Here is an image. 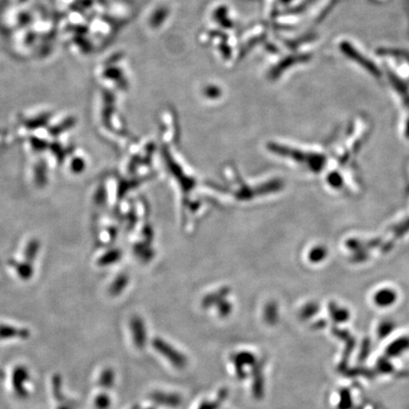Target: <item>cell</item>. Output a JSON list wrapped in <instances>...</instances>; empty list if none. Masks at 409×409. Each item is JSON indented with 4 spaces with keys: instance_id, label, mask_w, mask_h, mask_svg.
<instances>
[{
    "instance_id": "obj_1",
    "label": "cell",
    "mask_w": 409,
    "mask_h": 409,
    "mask_svg": "<svg viewBox=\"0 0 409 409\" xmlns=\"http://www.w3.org/2000/svg\"><path fill=\"white\" fill-rule=\"evenodd\" d=\"M152 344L155 351L160 353L164 358H166L173 367L178 369H182L187 367L188 359L186 355L176 350L164 339L156 337L153 340Z\"/></svg>"
},
{
    "instance_id": "obj_2",
    "label": "cell",
    "mask_w": 409,
    "mask_h": 409,
    "mask_svg": "<svg viewBox=\"0 0 409 409\" xmlns=\"http://www.w3.org/2000/svg\"><path fill=\"white\" fill-rule=\"evenodd\" d=\"M230 360L235 367V373L239 380H244L247 377L245 367H252L257 362L254 353L250 352H240L231 355Z\"/></svg>"
},
{
    "instance_id": "obj_3",
    "label": "cell",
    "mask_w": 409,
    "mask_h": 409,
    "mask_svg": "<svg viewBox=\"0 0 409 409\" xmlns=\"http://www.w3.org/2000/svg\"><path fill=\"white\" fill-rule=\"evenodd\" d=\"M265 361L264 359L257 360V362L251 367L252 376V393L256 399L260 400L265 396V380L264 376V369Z\"/></svg>"
},
{
    "instance_id": "obj_4",
    "label": "cell",
    "mask_w": 409,
    "mask_h": 409,
    "mask_svg": "<svg viewBox=\"0 0 409 409\" xmlns=\"http://www.w3.org/2000/svg\"><path fill=\"white\" fill-rule=\"evenodd\" d=\"M130 329L132 332V337L135 346L138 349H143L147 343V329L144 321L140 316H134L130 322Z\"/></svg>"
},
{
    "instance_id": "obj_5",
    "label": "cell",
    "mask_w": 409,
    "mask_h": 409,
    "mask_svg": "<svg viewBox=\"0 0 409 409\" xmlns=\"http://www.w3.org/2000/svg\"><path fill=\"white\" fill-rule=\"evenodd\" d=\"M150 399L155 405L167 407V408H178L182 404V398L177 393L166 392V391H154L150 394Z\"/></svg>"
},
{
    "instance_id": "obj_6",
    "label": "cell",
    "mask_w": 409,
    "mask_h": 409,
    "mask_svg": "<svg viewBox=\"0 0 409 409\" xmlns=\"http://www.w3.org/2000/svg\"><path fill=\"white\" fill-rule=\"evenodd\" d=\"M398 295L394 290L389 288H384L381 290H378L374 296H373V301L376 306L380 308H387L395 304Z\"/></svg>"
},
{
    "instance_id": "obj_7",
    "label": "cell",
    "mask_w": 409,
    "mask_h": 409,
    "mask_svg": "<svg viewBox=\"0 0 409 409\" xmlns=\"http://www.w3.org/2000/svg\"><path fill=\"white\" fill-rule=\"evenodd\" d=\"M228 396V390L226 388H222L219 391L218 397L215 401H205L203 402L198 409H218L222 403L226 400Z\"/></svg>"
},
{
    "instance_id": "obj_8",
    "label": "cell",
    "mask_w": 409,
    "mask_h": 409,
    "mask_svg": "<svg viewBox=\"0 0 409 409\" xmlns=\"http://www.w3.org/2000/svg\"><path fill=\"white\" fill-rule=\"evenodd\" d=\"M264 319L268 325H275L279 320L278 309L275 304H269L265 309Z\"/></svg>"
},
{
    "instance_id": "obj_9",
    "label": "cell",
    "mask_w": 409,
    "mask_h": 409,
    "mask_svg": "<svg viewBox=\"0 0 409 409\" xmlns=\"http://www.w3.org/2000/svg\"><path fill=\"white\" fill-rule=\"evenodd\" d=\"M114 383H115V372L111 368L105 369L100 376V380H99L100 385H102V387L110 388L113 385Z\"/></svg>"
},
{
    "instance_id": "obj_10",
    "label": "cell",
    "mask_w": 409,
    "mask_h": 409,
    "mask_svg": "<svg viewBox=\"0 0 409 409\" xmlns=\"http://www.w3.org/2000/svg\"><path fill=\"white\" fill-rule=\"evenodd\" d=\"M332 316H333L334 319H336L338 322H344V321L348 320L349 312L346 310V309H344V308L333 306V308H332Z\"/></svg>"
},
{
    "instance_id": "obj_11",
    "label": "cell",
    "mask_w": 409,
    "mask_h": 409,
    "mask_svg": "<svg viewBox=\"0 0 409 409\" xmlns=\"http://www.w3.org/2000/svg\"><path fill=\"white\" fill-rule=\"evenodd\" d=\"M327 257V249L321 246H317L314 249H313L310 255V258L313 262H321Z\"/></svg>"
},
{
    "instance_id": "obj_12",
    "label": "cell",
    "mask_w": 409,
    "mask_h": 409,
    "mask_svg": "<svg viewBox=\"0 0 409 409\" xmlns=\"http://www.w3.org/2000/svg\"><path fill=\"white\" fill-rule=\"evenodd\" d=\"M95 404L98 409H107L111 405V400L108 396L102 394L97 397Z\"/></svg>"
},
{
    "instance_id": "obj_13",
    "label": "cell",
    "mask_w": 409,
    "mask_h": 409,
    "mask_svg": "<svg viewBox=\"0 0 409 409\" xmlns=\"http://www.w3.org/2000/svg\"><path fill=\"white\" fill-rule=\"evenodd\" d=\"M328 183L330 184L333 188L338 189L343 185V180H342V177L339 175V173L332 172L328 176Z\"/></svg>"
},
{
    "instance_id": "obj_14",
    "label": "cell",
    "mask_w": 409,
    "mask_h": 409,
    "mask_svg": "<svg viewBox=\"0 0 409 409\" xmlns=\"http://www.w3.org/2000/svg\"><path fill=\"white\" fill-rule=\"evenodd\" d=\"M230 312H231V307L227 303H222V304H220V306L218 308V313L222 317H226V316H227L230 313Z\"/></svg>"
},
{
    "instance_id": "obj_15",
    "label": "cell",
    "mask_w": 409,
    "mask_h": 409,
    "mask_svg": "<svg viewBox=\"0 0 409 409\" xmlns=\"http://www.w3.org/2000/svg\"><path fill=\"white\" fill-rule=\"evenodd\" d=\"M141 409V408H140V407H139V406H137V407H135V408H134V409Z\"/></svg>"
},
{
    "instance_id": "obj_16",
    "label": "cell",
    "mask_w": 409,
    "mask_h": 409,
    "mask_svg": "<svg viewBox=\"0 0 409 409\" xmlns=\"http://www.w3.org/2000/svg\"></svg>"
}]
</instances>
